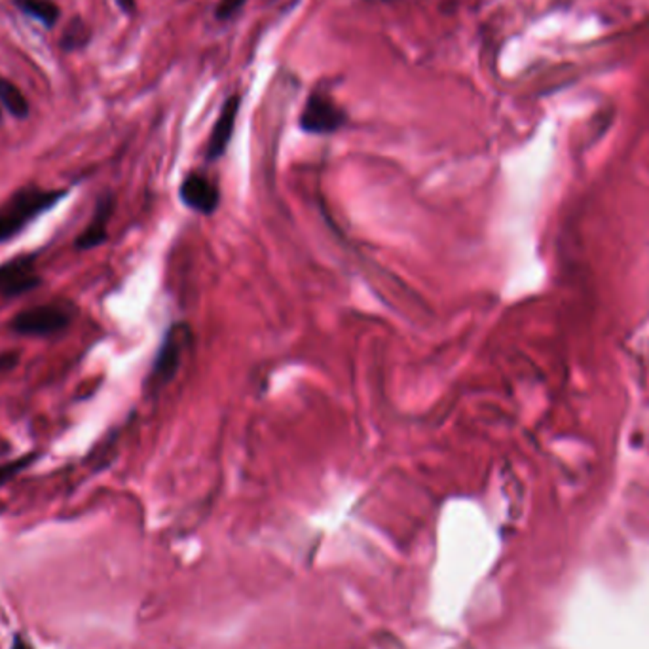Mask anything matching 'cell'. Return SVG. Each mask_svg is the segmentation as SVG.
I'll list each match as a JSON object with an SVG mask.
<instances>
[{
	"label": "cell",
	"instance_id": "6da1fadb",
	"mask_svg": "<svg viewBox=\"0 0 649 649\" xmlns=\"http://www.w3.org/2000/svg\"><path fill=\"white\" fill-rule=\"evenodd\" d=\"M68 196V191H44L38 187L19 189L0 207V243L17 238L33 221L52 211Z\"/></svg>",
	"mask_w": 649,
	"mask_h": 649
},
{
	"label": "cell",
	"instance_id": "7a4b0ae2",
	"mask_svg": "<svg viewBox=\"0 0 649 649\" xmlns=\"http://www.w3.org/2000/svg\"><path fill=\"white\" fill-rule=\"evenodd\" d=\"M75 319V306L57 300V303L38 304L19 312L10 321V329L21 336L48 338L61 335L71 327Z\"/></svg>",
	"mask_w": 649,
	"mask_h": 649
},
{
	"label": "cell",
	"instance_id": "3957f363",
	"mask_svg": "<svg viewBox=\"0 0 649 649\" xmlns=\"http://www.w3.org/2000/svg\"><path fill=\"white\" fill-rule=\"evenodd\" d=\"M191 344V329L189 324L184 323H175L173 327L166 333L164 340H161L156 359L152 363L150 375L147 380V387L152 391H158L164 386H168L179 373V368L182 365L184 354L189 350Z\"/></svg>",
	"mask_w": 649,
	"mask_h": 649
},
{
	"label": "cell",
	"instance_id": "277c9868",
	"mask_svg": "<svg viewBox=\"0 0 649 649\" xmlns=\"http://www.w3.org/2000/svg\"><path fill=\"white\" fill-rule=\"evenodd\" d=\"M345 120V112L329 96L314 94L300 114V128L312 135H329L338 131Z\"/></svg>",
	"mask_w": 649,
	"mask_h": 649
},
{
	"label": "cell",
	"instance_id": "5b68a950",
	"mask_svg": "<svg viewBox=\"0 0 649 649\" xmlns=\"http://www.w3.org/2000/svg\"><path fill=\"white\" fill-rule=\"evenodd\" d=\"M179 196L184 205L201 215H213L221 203V192L217 184L201 173H191L184 179L180 182Z\"/></svg>",
	"mask_w": 649,
	"mask_h": 649
},
{
	"label": "cell",
	"instance_id": "8992f818",
	"mask_svg": "<svg viewBox=\"0 0 649 649\" xmlns=\"http://www.w3.org/2000/svg\"><path fill=\"white\" fill-rule=\"evenodd\" d=\"M240 105H242V98L240 96L228 98L226 103L222 105V108L219 112V118H217V122H215V126L211 129L210 141H207V147H205V158L210 161L219 160L226 152V149L230 145L232 133H234Z\"/></svg>",
	"mask_w": 649,
	"mask_h": 649
},
{
	"label": "cell",
	"instance_id": "52a82bcc",
	"mask_svg": "<svg viewBox=\"0 0 649 649\" xmlns=\"http://www.w3.org/2000/svg\"><path fill=\"white\" fill-rule=\"evenodd\" d=\"M116 200L112 194H105L99 198L96 211L91 215V221L88 226L80 232V236L75 240V249L77 251H91L99 245H103L108 238V224L114 213Z\"/></svg>",
	"mask_w": 649,
	"mask_h": 649
},
{
	"label": "cell",
	"instance_id": "ba28073f",
	"mask_svg": "<svg viewBox=\"0 0 649 649\" xmlns=\"http://www.w3.org/2000/svg\"><path fill=\"white\" fill-rule=\"evenodd\" d=\"M14 5L23 14L36 19L46 27H54L61 14L59 6L54 3V0H14Z\"/></svg>",
	"mask_w": 649,
	"mask_h": 649
},
{
	"label": "cell",
	"instance_id": "9c48e42d",
	"mask_svg": "<svg viewBox=\"0 0 649 649\" xmlns=\"http://www.w3.org/2000/svg\"><path fill=\"white\" fill-rule=\"evenodd\" d=\"M0 105H3L5 110H8L19 120L27 118L29 116V103H27L26 96L21 94L17 86L8 82L6 78H3V84H0Z\"/></svg>",
	"mask_w": 649,
	"mask_h": 649
},
{
	"label": "cell",
	"instance_id": "30bf717a",
	"mask_svg": "<svg viewBox=\"0 0 649 649\" xmlns=\"http://www.w3.org/2000/svg\"><path fill=\"white\" fill-rule=\"evenodd\" d=\"M38 458L36 452L21 456L10 463H5V466H0V486H5L8 480H12L15 475H19L23 469H27L31 463Z\"/></svg>",
	"mask_w": 649,
	"mask_h": 649
},
{
	"label": "cell",
	"instance_id": "8fae6325",
	"mask_svg": "<svg viewBox=\"0 0 649 649\" xmlns=\"http://www.w3.org/2000/svg\"><path fill=\"white\" fill-rule=\"evenodd\" d=\"M245 3H247V0H221V5L217 6L215 15L219 19H230Z\"/></svg>",
	"mask_w": 649,
	"mask_h": 649
},
{
	"label": "cell",
	"instance_id": "7c38bea8",
	"mask_svg": "<svg viewBox=\"0 0 649 649\" xmlns=\"http://www.w3.org/2000/svg\"><path fill=\"white\" fill-rule=\"evenodd\" d=\"M19 352H5L0 354V373H8V370H14L19 365Z\"/></svg>",
	"mask_w": 649,
	"mask_h": 649
},
{
	"label": "cell",
	"instance_id": "4fadbf2b",
	"mask_svg": "<svg viewBox=\"0 0 649 649\" xmlns=\"http://www.w3.org/2000/svg\"><path fill=\"white\" fill-rule=\"evenodd\" d=\"M116 3H118V6L124 12H133V8H135V0H116Z\"/></svg>",
	"mask_w": 649,
	"mask_h": 649
},
{
	"label": "cell",
	"instance_id": "5bb4252c",
	"mask_svg": "<svg viewBox=\"0 0 649 649\" xmlns=\"http://www.w3.org/2000/svg\"><path fill=\"white\" fill-rule=\"evenodd\" d=\"M12 649H33L29 644H26V642H23L21 638H17L15 640V644H14V647Z\"/></svg>",
	"mask_w": 649,
	"mask_h": 649
},
{
	"label": "cell",
	"instance_id": "9a60e30c",
	"mask_svg": "<svg viewBox=\"0 0 649 649\" xmlns=\"http://www.w3.org/2000/svg\"><path fill=\"white\" fill-rule=\"evenodd\" d=\"M0 84H3V77H0ZM0 118H3V105H0Z\"/></svg>",
	"mask_w": 649,
	"mask_h": 649
}]
</instances>
